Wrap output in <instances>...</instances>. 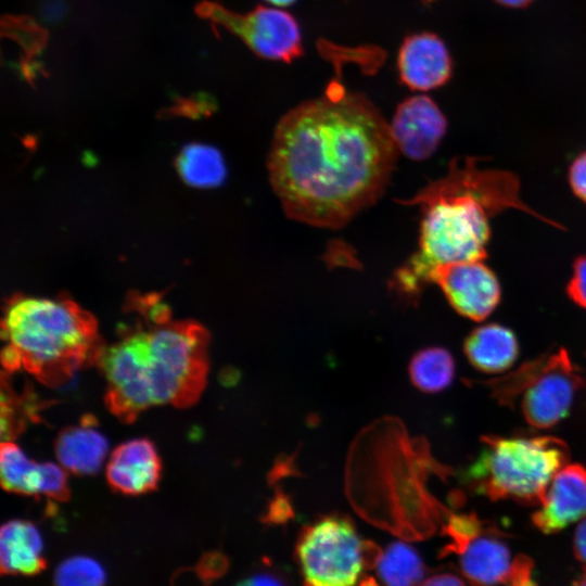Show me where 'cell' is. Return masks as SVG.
Masks as SVG:
<instances>
[{
  "label": "cell",
  "mask_w": 586,
  "mask_h": 586,
  "mask_svg": "<svg viewBox=\"0 0 586 586\" xmlns=\"http://www.w3.org/2000/svg\"><path fill=\"white\" fill-rule=\"evenodd\" d=\"M107 450V440L88 421L64 428L54 441V451L60 464L79 475L95 473Z\"/></svg>",
  "instance_id": "d6986e66"
},
{
  "label": "cell",
  "mask_w": 586,
  "mask_h": 586,
  "mask_svg": "<svg viewBox=\"0 0 586 586\" xmlns=\"http://www.w3.org/2000/svg\"><path fill=\"white\" fill-rule=\"evenodd\" d=\"M162 461L153 442L133 438L119 444L106 463L109 485L124 495L155 491L161 480Z\"/></svg>",
  "instance_id": "2e32d148"
},
{
  "label": "cell",
  "mask_w": 586,
  "mask_h": 586,
  "mask_svg": "<svg viewBox=\"0 0 586 586\" xmlns=\"http://www.w3.org/2000/svg\"><path fill=\"white\" fill-rule=\"evenodd\" d=\"M430 283L437 284L451 307L474 321L486 319L501 297L496 273L484 260H463L436 268Z\"/></svg>",
  "instance_id": "8fae6325"
},
{
  "label": "cell",
  "mask_w": 586,
  "mask_h": 586,
  "mask_svg": "<svg viewBox=\"0 0 586 586\" xmlns=\"http://www.w3.org/2000/svg\"><path fill=\"white\" fill-rule=\"evenodd\" d=\"M586 517V468L566 463L551 480L532 522L545 534H553Z\"/></svg>",
  "instance_id": "5bb4252c"
},
{
  "label": "cell",
  "mask_w": 586,
  "mask_h": 586,
  "mask_svg": "<svg viewBox=\"0 0 586 586\" xmlns=\"http://www.w3.org/2000/svg\"><path fill=\"white\" fill-rule=\"evenodd\" d=\"M448 538L443 555H455L460 571L482 586H538L534 564L525 555L512 556L504 534L475 513H449L442 526Z\"/></svg>",
  "instance_id": "9c48e42d"
},
{
  "label": "cell",
  "mask_w": 586,
  "mask_h": 586,
  "mask_svg": "<svg viewBox=\"0 0 586 586\" xmlns=\"http://www.w3.org/2000/svg\"><path fill=\"white\" fill-rule=\"evenodd\" d=\"M390 129L398 151L411 160L422 161L438 148L447 120L431 98L413 95L397 106Z\"/></svg>",
  "instance_id": "7c38bea8"
},
{
  "label": "cell",
  "mask_w": 586,
  "mask_h": 586,
  "mask_svg": "<svg viewBox=\"0 0 586 586\" xmlns=\"http://www.w3.org/2000/svg\"><path fill=\"white\" fill-rule=\"evenodd\" d=\"M584 382L568 352L560 348L525 361L484 384L501 406H519L531 426L547 430L568 416Z\"/></svg>",
  "instance_id": "52a82bcc"
},
{
  "label": "cell",
  "mask_w": 586,
  "mask_h": 586,
  "mask_svg": "<svg viewBox=\"0 0 586 586\" xmlns=\"http://www.w3.org/2000/svg\"><path fill=\"white\" fill-rule=\"evenodd\" d=\"M566 444L555 436L482 437V448L466 471L475 493L492 500L539 506L547 488L569 460Z\"/></svg>",
  "instance_id": "8992f818"
},
{
  "label": "cell",
  "mask_w": 586,
  "mask_h": 586,
  "mask_svg": "<svg viewBox=\"0 0 586 586\" xmlns=\"http://www.w3.org/2000/svg\"><path fill=\"white\" fill-rule=\"evenodd\" d=\"M380 555L377 546L360 539L349 520L337 515L305 526L296 542L305 586H357Z\"/></svg>",
  "instance_id": "ba28073f"
},
{
  "label": "cell",
  "mask_w": 586,
  "mask_h": 586,
  "mask_svg": "<svg viewBox=\"0 0 586 586\" xmlns=\"http://www.w3.org/2000/svg\"><path fill=\"white\" fill-rule=\"evenodd\" d=\"M375 566L381 586H419L425 574L418 552L400 542L388 545Z\"/></svg>",
  "instance_id": "44dd1931"
},
{
  "label": "cell",
  "mask_w": 586,
  "mask_h": 586,
  "mask_svg": "<svg viewBox=\"0 0 586 586\" xmlns=\"http://www.w3.org/2000/svg\"><path fill=\"white\" fill-rule=\"evenodd\" d=\"M566 294L574 304L586 309V255L574 259L572 276L566 284Z\"/></svg>",
  "instance_id": "d4e9b609"
},
{
  "label": "cell",
  "mask_w": 586,
  "mask_h": 586,
  "mask_svg": "<svg viewBox=\"0 0 586 586\" xmlns=\"http://www.w3.org/2000/svg\"><path fill=\"white\" fill-rule=\"evenodd\" d=\"M1 387V437L2 441H14L27 421L35 420L37 408L33 397H20L3 375Z\"/></svg>",
  "instance_id": "603a6c76"
},
{
  "label": "cell",
  "mask_w": 586,
  "mask_h": 586,
  "mask_svg": "<svg viewBox=\"0 0 586 586\" xmlns=\"http://www.w3.org/2000/svg\"><path fill=\"white\" fill-rule=\"evenodd\" d=\"M409 375L413 385L426 393L447 388L455 375L451 354L442 347L419 351L410 360Z\"/></svg>",
  "instance_id": "7402d4cb"
},
{
  "label": "cell",
  "mask_w": 586,
  "mask_h": 586,
  "mask_svg": "<svg viewBox=\"0 0 586 586\" xmlns=\"http://www.w3.org/2000/svg\"><path fill=\"white\" fill-rule=\"evenodd\" d=\"M209 334L195 321L136 329L102 349L104 403L124 423L152 406L188 408L201 397L209 368Z\"/></svg>",
  "instance_id": "3957f363"
},
{
  "label": "cell",
  "mask_w": 586,
  "mask_h": 586,
  "mask_svg": "<svg viewBox=\"0 0 586 586\" xmlns=\"http://www.w3.org/2000/svg\"><path fill=\"white\" fill-rule=\"evenodd\" d=\"M398 149L390 124L364 94L331 84L278 122L268 173L289 218L337 229L384 193Z\"/></svg>",
  "instance_id": "6da1fadb"
},
{
  "label": "cell",
  "mask_w": 586,
  "mask_h": 586,
  "mask_svg": "<svg viewBox=\"0 0 586 586\" xmlns=\"http://www.w3.org/2000/svg\"><path fill=\"white\" fill-rule=\"evenodd\" d=\"M1 571L7 574L34 575L46 566L42 537L36 525L11 520L0 532Z\"/></svg>",
  "instance_id": "ac0fdd59"
},
{
  "label": "cell",
  "mask_w": 586,
  "mask_h": 586,
  "mask_svg": "<svg viewBox=\"0 0 586 586\" xmlns=\"http://www.w3.org/2000/svg\"><path fill=\"white\" fill-rule=\"evenodd\" d=\"M573 551L575 558L586 566V519L576 527L573 538Z\"/></svg>",
  "instance_id": "83f0119b"
},
{
  "label": "cell",
  "mask_w": 586,
  "mask_h": 586,
  "mask_svg": "<svg viewBox=\"0 0 586 586\" xmlns=\"http://www.w3.org/2000/svg\"><path fill=\"white\" fill-rule=\"evenodd\" d=\"M237 586H286L285 582L275 573L258 572L249 575Z\"/></svg>",
  "instance_id": "4316f807"
},
{
  "label": "cell",
  "mask_w": 586,
  "mask_h": 586,
  "mask_svg": "<svg viewBox=\"0 0 586 586\" xmlns=\"http://www.w3.org/2000/svg\"><path fill=\"white\" fill-rule=\"evenodd\" d=\"M1 334L7 372L24 369L51 387L97 365L105 346L94 317L66 298L14 296L5 306Z\"/></svg>",
  "instance_id": "277c9868"
},
{
  "label": "cell",
  "mask_w": 586,
  "mask_h": 586,
  "mask_svg": "<svg viewBox=\"0 0 586 586\" xmlns=\"http://www.w3.org/2000/svg\"><path fill=\"white\" fill-rule=\"evenodd\" d=\"M572 586H586V573L581 574L574 582Z\"/></svg>",
  "instance_id": "4dcf8cb0"
},
{
  "label": "cell",
  "mask_w": 586,
  "mask_h": 586,
  "mask_svg": "<svg viewBox=\"0 0 586 586\" xmlns=\"http://www.w3.org/2000/svg\"><path fill=\"white\" fill-rule=\"evenodd\" d=\"M105 572L94 559L74 556L64 560L54 574V586H104Z\"/></svg>",
  "instance_id": "cb8c5ba5"
},
{
  "label": "cell",
  "mask_w": 586,
  "mask_h": 586,
  "mask_svg": "<svg viewBox=\"0 0 586 586\" xmlns=\"http://www.w3.org/2000/svg\"><path fill=\"white\" fill-rule=\"evenodd\" d=\"M422 1H424V2H430V1H432V0H422Z\"/></svg>",
  "instance_id": "1f68e13d"
},
{
  "label": "cell",
  "mask_w": 586,
  "mask_h": 586,
  "mask_svg": "<svg viewBox=\"0 0 586 586\" xmlns=\"http://www.w3.org/2000/svg\"><path fill=\"white\" fill-rule=\"evenodd\" d=\"M265 1L270 2L278 7H288L292 4L295 0H265Z\"/></svg>",
  "instance_id": "f546056e"
},
{
  "label": "cell",
  "mask_w": 586,
  "mask_h": 586,
  "mask_svg": "<svg viewBox=\"0 0 586 586\" xmlns=\"http://www.w3.org/2000/svg\"><path fill=\"white\" fill-rule=\"evenodd\" d=\"M198 11L214 25L239 37L264 59L289 63L303 53L298 24L286 11L257 7L242 14L215 2H202Z\"/></svg>",
  "instance_id": "30bf717a"
},
{
  "label": "cell",
  "mask_w": 586,
  "mask_h": 586,
  "mask_svg": "<svg viewBox=\"0 0 586 586\" xmlns=\"http://www.w3.org/2000/svg\"><path fill=\"white\" fill-rule=\"evenodd\" d=\"M469 362L484 373L508 370L519 355L514 332L499 323H486L473 329L463 344Z\"/></svg>",
  "instance_id": "e0dca14e"
},
{
  "label": "cell",
  "mask_w": 586,
  "mask_h": 586,
  "mask_svg": "<svg viewBox=\"0 0 586 586\" xmlns=\"http://www.w3.org/2000/svg\"><path fill=\"white\" fill-rule=\"evenodd\" d=\"M348 460L346 486L354 502L367 496L365 502H399L403 510L408 508L419 536L443 526L449 512L425 482L432 473L444 476L448 471L432 458L425 442L410 440L400 423L380 420L366 429Z\"/></svg>",
  "instance_id": "5b68a950"
},
{
  "label": "cell",
  "mask_w": 586,
  "mask_h": 586,
  "mask_svg": "<svg viewBox=\"0 0 586 586\" xmlns=\"http://www.w3.org/2000/svg\"><path fill=\"white\" fill-rule=\"evenodd\" d=\"M568 180L573 193L586 203V151L578 154L570 165Z\"/></svg>",
  "instance_id": "484cf974"
},
{
  "label": "cell",
  "mask_w": 586,
  "mask_h": 586,
  "mask_svg": "<svg viewBox=\"0 0 586 586\" xmlns=\"http://www.w3.org/2000/svg\"><path fill=\"white\" fill-rule=\"evenodd\" d=\"M479 158H454L447 173L413 198L419 205L420 235L417 251L395 271L392 286L417 297L432 272L449 263L485 260L491 238L489 219L515 208L556 228L563 227L532 209L520 196V180L511 171L481 168Z\"/></svg>",
  "instance_id": "7a4b0ae2"
},
{
  "label": "cell",
  "mask_w": 586,
  "mask_h": 586,
  "mask_svg": "<svg viewBox=\"0 0 586 586\" xmlns=\"http://www.w3.org/2000/svg\"><path fill=\"white\" fill-rule=\"evenodd\" d=\"M397 66L402 82L409 89L429 91L448 81L453 62L440 37L422 33L405 38L399 48Z\"/></svg>",
  "instance_id": "9a60e30c"
},
{
  "label": "cell",
  "mask_w": 586,
  "mask_h": 586,
  "mask_svg": "<svg viewBox=\"0 0 586 586\" xmlns=\"http://www.w3.org/2000/svg\"><path fill=\"white\" fill-rule=\"evenodd\" d=\"M177 169L184 182L199 188L216 187L226 177V166L219 151L213 146L192 143L180 152Z\"/></svg>",
  "instance_id": "ffe728a7"
},
{
  "label": "cell",
  "mask_w": 586,
  "mask_h": 586,
  "mask_svg": "<svg viewBox=\"0 0 586 586\" xmlns=\"http://www.w3.org/2000/svg\"><path fill=\"white\" fill-rule=\"evenodd\" d=\"M495 1L508 8H523L530 4L533 0H495Z\"/></svg>",
  "instance_id": "f1b7e54d"
},
{
  "label": "cell",
  "mask_w": 586,
  "mask_h": 586,
  "mask_svg": "<svg viewBox=\"0 0 586 586\" xmlns=\"http://www.w3.org/2000/svg\"><path fill=\"white\" fill-rule=\"evenodd\" d=\"M0 480L9 493L39 497L55 501L69 498L65 469L47 461L30 459L13 441H2L0 447Z\"/></svg>",
  "instance_id": "4fadbf2b"
}]
</instances>
